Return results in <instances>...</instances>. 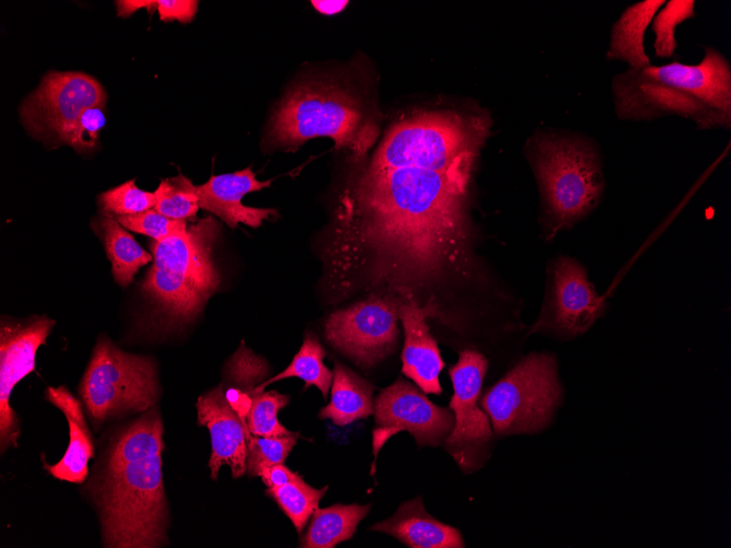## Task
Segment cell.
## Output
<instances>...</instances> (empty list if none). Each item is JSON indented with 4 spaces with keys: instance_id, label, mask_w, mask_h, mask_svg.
Listing matches in <instances>:
<instances>
[{
    "instance_id": "6da1fadb",
    "label": "cell",
    "mask_w": 731,
    "mask_h": 548,
    "mask_svg": "<svg viewBox=\"0 0 731 548\" xmlns=\"http://www.w3.org/2000/svg\"><path fill=\"white\" fill-rule=\"evenodd\" d=\"M491 117L480 107L399 116L357 164L323 246L333 303L357 292L442 305L477 277L472 187Z\"/></svg>"
},
{
    "instance_id": "7a4b0ae2",
    "label": "cell",
    "mask_w": 731,
    "mask_h": 548,
    "mask_svg": "<svg viewBox=\"0 0 731 548\" xmlns=\"http://www.w3.org/2000/svg\"><path fill=\"white\" fill-rule=\"evenodd\" d=\"M163 447V423L154 407L115 438L96 493L106 547L166 544Z\"/></svg>"
},
{
    "instance_id": "3957f363",
    "label": "cell",
    "mask_w": 731,
    "mask_h": 548,
    "mask_svg": "<svg viewBox=\"0 0 731 548\" xmlns=\"http://www.w3.org/2000/svg\"><path fill=\"white\" fill-rule=\"evenodd\" d=\"M619 120H652L677 116L698 129L731 127V67L711 46L696 65L672 61L643 69L627 68L611 82Z\"/></svg>"
},
{
    "instance_id": "277c9868",
    "label": "cell",
    "mask_w": 731,
    "mask_h": 548,
    "mask_svg": "<svg viewBox=\"0 0 731 548\" xmlns=\"http://www.w3.org/2000/svg\"><path fill=\"white\" fill-rule=\"evenodd\" d=\"M379 132L375 110L350 88L329 79L308 81L290 90L271 116L268 138L291 149L313 138H330L336 149H348L358 164Z\"/></svg>"
},
{
    "instance_id": "5b68a950",
    "label": "cell",
    "mask_w": 731,
    "mask_h": 548,
    "mask_svg": "<svg viewBox=\"0 0 731 548\" xmlns=\"http://www.w3.org/2000/svg\"><path fill=\"white\" fill-rule=\"evenodd\" d=\"M526 154L538 183L548 236L588 215L604 190L595 142L566 131H536Z\"/></svg>"
},
{
    "instance_id": "8992f818",
    "label": "cell",
    "mask_w": 731,
    "mask_h": 548,
    "mask_svg": "<svg viewBox=\"0 0 731 548\" xmlns=\"http://www.w3.org/2000/svg\"><path fill=\"white\" fill-rule=\"evenodd\" d=\"M218 223L207 217L183 232L151 243L153 264L142 293L170 324L194 319L219 285L212 260Z\"/></svg>"
},
{
    "instance_id": "52a82bcc",
    "label": "cell",
    "mask_w": 731,
    "mask_h": 548,
    "mask_svg": "<svg viewBox=\"0 0 731 548\" xmlns=\"http://www.w3.org/2000/svg\"><path fill=\"white\" fill-rule=\"evenodd\" d=\"M560 398L555 359L531 353L483 395L480 407L497 435L535 433L549 423Z\"/></svg>"
},
{
    "instance_id": "ba28073f",
    "label": "cell",
    "mask_w": 731,
    "mask_h": 548,
    "mask_svg": "<svg viewBox=\"0 0 731 548\" xmlns=\"http://www.w3.org/2000/svg\"><path fill=\"white\" fill-rule=\"evenodd\" d=\"M80 394L96 423L127 412H144L158 398L154 362L118 349L101 337L82 378Z\"/></svg>"
},
{
    "instance_id": "9c48e42d",
    "label": "cell",
    "mask_w": 731,
    "mask_h": 548,
    "mask_svg": "<svg viewBox=\"0 0 731 548\" xmlns=\"http://www.w3.org/2000/svg\"><path fill=\"white\" fill-rule=\"evenodd\" d=\"M487 366L488 361L480 352L464 350L449 370L453 385L449 408L454 424L443 448L466 474L483 466L489 456L494 435L489 417L478 405Z\"/></svg>"
},
{
    "instance_id": "30bf717a",
    "label": "cell",
    "mask_w": 731,
    "mask_h": 548,
    "mask_svg": "<svg viewBox=\"0 0 731 548\" xmlns=\"http://www.w3.org/2000/svg\"><path fill=\"white\" fill-rule=\"evenodd\" d=\"M398 304L394 295L369 294L332 313L325 322V337L359 366L372 368L396 347Z\"/></svg>"
},
{
    "instance_id": "8fae6325",
    "label": "cell",
    "mask_w": 731,
    "mask_h": 548,
    "mask_svg": "<svg viewBox=\"0 0 731 548\" xmlns=\"http://www.w3.org/2000/svg\"><path fill=\"white\" fill-rule=\"evenodd\" d=\"M106 94L93 77L82 72H49L23 102L20 113L30 133L50 143L65 139L80 115L104 106Z\"/></svg>"
},
{
    "instance_id": "7c38bea8",
    "label": "cell",
    "mask_w": 731,
    "mask_h": 548,
    "mask_svg": "<svg viewBox=\"0 0 731 548\" xmlns=\"http://www.w3.org/2000/svg\"><path fill=\"white\" fill-rule=\"evenodd\" d=\"M373 416L372 470L380 450L396 433L408 432L419 446H439L454 424V416L449 407L433 404L417 385L402 377L376 395Z\"/></svg>"
},
{
    "instance_id": "4fadbf2b",
    "label": "cell",
    "mask_w": 731,
    "mask_h": 548,
    "mask_svg": "<svg viewBox=\"0 0 731 548\" xmlns=\"http://www.w3.org/2000/svg\"><path fill=\"white\" fill-rule=\"evenodd\" d=\"M54 320L39 316L25 322L2 320L0 331V442L1 450L16 446L19 424L10 406L13 387L35 368V355Z\"/></svg>"
},
{
    "instance_id": "5bb4252c",
    "label": "cell",
    "mask_w": 731,
    "mask_h": 548,
    "mask_svg": "<svg viewBox=\"0 0 731 548\" xmlns=\"http://www.w3.org/2000/svg\"><path fill=\"white\" fill-rule=\"evenodd\" d=\"M604 301L572 258L559 257L552 267L547 307L537 327L571 338L587 331L603 313Z\"/></svg>"
},
{
    "instance_id": "9a60e30c",
    "label": "cell",
    "mask_w": 731,
    "mask_h": 548,
    "mask_svg": "<svg viewBox=\"0 0 731 548\" xmlns=\"http://www.w3.org/2000/svg\"><path fill=\"white\" fill-rule=\"evenodd\" d=\"M198 424L205 425L211 438V455L208 462L212 479L218 478L222 465H228L234 478L247 471V441L251 434L236 412L231 408L221 386L197 400Z\"/></svg>"
},
{
    "instance_id": "2e32d148",
    "label": "cell",
    "mask_w": 731,
    "mask_h": 548,
    "mask_svg": "<svg viewBox=\"0 0 731 548\" xmlns=\"http://www.w3.org/2000/svg\"><path fill=\"white\" fill-rule=\"evenodd\" d=\"M428 318H436L432 308L420 305L414 299L399 300L398 319L405 337L402 371L425 394L439 395L442 392L439 375L444 361L430 334Z\"/></svg>"
},
{
    "instance_id": "e0dca14e",
    "label": "cell",
    "mask_w": 731,
    "mask_h": 548,
    "mask_svg": "<svg viewBox=\"0 0 731 548\" xmlns=\"http://www.w3.org/2000/svg\"><path fill=\"white\" fill-rule=\"evenodd\" d=\"M271 180H258L251 167L213 175L205 184L196 186L199 208L213 213L232 229L239 223L258 228L270 215H277V210L248 207L242 199L248 193L269 187Z\"/></svg>"
},
{
    "instance_id": "ac0fdd59",
    "label": "cell",
    "mask_w": 731,
    "mask_h": 548,
    "mask_svg": "<svg viewBox=\"0 0 731 548\" xmlns=\"http://www.w3.org/2000/svg\"><path fill=\"white\" fill-rule=\"evenodd\" d=\"M396 538L410 548H463L461 532L431 516L421 497L403 502L385 521L370 527Z\"/></svg>"
},
{
    "instance_id": "d6986e66",
    "label": "cell",
    "mask_w": 731,
    "mask_h": 548,
    "mask_svg": "<svg viewBox=\"0 0 731 548\" xmlns=\"http://www.w3.org/2000/svg\"><path fill=\"white\" fill-rule=\"evenodd\" d=\"M47 399L65 415L69 427V444L62 458L55 465H46L57 479L81 483L88 476V463L94 447L80 401L65 387H48Z\"/></svg>"
},
{
    "instance_id": "ffe728a7",
    "label": "cell",
    "mask_w": 731,
    "mask_h": 548,
    "mask_svg": "<svg viewBox=\"0 0 731 548\" xmlns=\"http://www.w3.org/2000/svg\"><path fill=\"white\" fill-rule=\"evenodd\" d=\"M664 0H643L628 5L611 28L607 60H620L631 69L651 65L645 50V34Z\"/></svg>"
},
{
    "instance_id": "44dd1931",
    "label": "cell",
    "mask_w": 731,
    "mask_h": 548,
    "mask_svg": "<svg viewBox=\"0 0 731 548\" xmlns=\"http://www.w3.org/2000/svg\"><path fill=\"white\" fill-rule=\"evenodd\" d=\"M374 386L351 369L336 362L333 369L330 400L318 417L336 425H347L373 415Z\"/></svg>"
},
{
    "instance_id": "7402d4cb",
    "label": "cell",
    "mask_w": 731,
    "mask_h": 548,
    "mask_svg": "<svg viewBox=\"0 0 731 548\" xmlns=\"http://www.w3.org/2000/svg\"><path fill=\"white\" fill-rule=\"evenodd\" d=\"M370 509L371 504L358 503H336L317 509L310 518V525L300 540V547L333 548L339 543L351 539Z\"/></svg>"
},
{
    "instance_id": "603a6c76",
    "label": "cell",
    "mask_w": 731,
    "mask_h": 548,
    "mask_svg": "<svg viewBox=\"0 0 731 548\" xmlns=\"http://www.w3.org/2000/svg\"><path fill=\"white\" fill-rule=\"evenodd\" d=\"M96 225L104 240L114 279L123 287L128 285L136 272L153 259L152 255L114 217L103 214Z\"/></svg>"
},
{
    "instance_id": "cb8c5ba5",
    "label": "cell",
    "mask_w": 731,
    "mask_h": 548,
    "mask_svg": "<svg viewBox=\"0 0 731 548\" xmlns=\"http://www.w3.org/2000/svg\"><path fill=\"white\" fill-rule=\"evenodd\" d=\"M326 352L313 334H306L300 350L293 357L291 363L279 374L256 385L251 393H260L266 386L289 377H299L304 384V389L313 385L327 398L333 382V371L324 364Z\"/></svg>"
},
{
    "instance_id": "d4e9b609",
    "label": "cell",
    "mask_w": 731,
    "mask_h": 548,
    "mask_svg": "<svg viewBox=\"0 0 731 548\" xmlns=\"http://www.w3.org/2000/svg\"><path fill=\"white\" fill-rule=\"evenodd\" d=\"M327 488L325 486L322 489H315L301 477L279 487L267 488L266 494L275 500L292 522L297 532L301 533L312 514L318 509V503Z\"/></svg>"
},
{
    "instance_id": "484cf974",
    "label": "cell",
    "mask_w": 731,
    "mask_h": 548,
    "mask_svg": "<svg viewBox=\"0 0 731 548\" xmlns=\"http://www.w3.org/2000/svg\"><path fill=\"white\" fill-rule=\"evenodd\" d=\"M153 194L154 209L167 218L186 220L199 209L196 185L183 174L162 179Z\"/></svg>"
},
{
    "instance_id": "4316f807",
    "label": "cell",
    "mask_w": 731,
    "mask_h": 548,
    "mask_svg": "<svg viewBox=\"0 0 731 548\" xmlns=\"http://www.w3.org/2000/svg\"><path fill=\"white\" fill-rule=\"evenodd\" d=\"M695 16L694 0H670L659 9L651 21L654 33L653 48L659 58H672L677 43L675 30L681 23Z\"/></svg>"
},
{
    "instance_id": "83f0119b",
    "label": "cell",
    "mask_w": 731,
    "mask_h": 548,
    "mask_svg": "<svg viewBox=\"0 0 731 548\" xmlns=\"http://www.w3.org/2000/svg\"><path fill=\"white\" fill-rule=\"evenodd\" d=\"M252 406L246 417L247 428L255 436L275 438L295 434L278 420V412L289 403V396L276 390L251 393Z\"/></svg>"
},
{
    "instance_id": "f1b7e54d",
    "label": "cell",
    "mask_w": 731,
    "mask_h": 548,
    "mask_svg": "<svg viewBox=\"0 0 731 548\" xmlns=\"http://www.w3.org/2000/svg\"><path fill=\"white\" fill-rule=\"evenodd\" d=\"M299 434L265 438L250 434L247 441V473L258 477L259 471L277 464H283L298 442Z\"/></svg>"
},
{
    "instance_id": "f546056e",
    "label": "cell",
    "mask_w": 731,
    "mask_h": 548,
    "mask_svg": "<svg viewBox=\"0 0 731 548\" xmlns=\"http://www.w3.org/2000/svg\"><path fill=\"white\" fill-rule=\"evenodd\" d=\"M100 205L104 215L137 214L154 208L155 196L138 188L132 179L103 193Z\"/></svg>"
},
{
    "instance_id": "4dcf8cb0",
    "label": "cell",
    "mask_w": 731,
    "mask_h": 548,
    "mask_svg": "<svg viewBox=\"0 0 731 548\" xmlns=\"http://www.w3.org/2000/svg\"><path fill=\"white\" fill-rule=\"evenodd\" d=\"M124 228L144 234L154 241H161L187 229L185 220H175L163 215L155 209L137 214L114 217Z\"/></svg>"
},
{
    "instance_id": "1f68e13d",
    "label": "cell",
    "mask_w": 731,
    "mask_h": 548,
    "mask_svg": "<svg viewBox=\"0 0 731 548\" xmlns=\"http://www.w3.org/2000/svg\"><path fill=\"white\" fill-rule=\"evenodd\" d=\"M104 124V106H93L85 109L67 135L65 144L73 147L79 152L92 149Z\"/></svg>"
},
{
    "instance_id": "d6a6232c",
    "label": "cell",
    "mask_w": 731,
    "mask_h": 548,
    "mask_svg": "<svg viewBox=\"0 0 731 548\" xmlns=\"http://www.w3.org/2000/svg\"><path fill=\"white\" fill-rule=\"evenodd\" d=\"M198 8L195 0H158V12L164 22L177 20L187 23L193 20Z\"/></svg>"
},
{
    "instance_id": "836d02e7",
    "label": "cell",
    "mask_w": 731,
    "mask_h": 548,
    "mask_svg": "<svg viewBox=\"0 0 731 548\" xmlns=\"http://www.w3.org/2000/svg\"><path fill=\"white\" fill-rule=\"evenodd\" d=\"M252 389L253 388H246L242 386H232L229 387L224 393L231 408L236 412L245 427H247L246 417L252 406Z\"/></svg>"
},
{
    "instance_id": "e575fe53",
    "label": "cell",
    "mask_w": 731,
    "mask_h": 548,
    "mask_svg": "<svg viewBox=\"0 0 731 548\" xmlns=\"http://www.w3.org/2000/svg\"><path fill=\"white\" fill-rule=\"evenodd\" d=\"M258 477L267 488L279 487L301 478L298 473L290 470L283 464H277L263 468Z\"/></svg>"
},
{
    "instance_id": "d590c367",
    "label": "cell",
    "mask_w": 731,
    "mask_h": 548,
    "mask_svg": "<svg viewBox=\"0 0 731 548\" xmlns=\"http://www.w3.org/2000/svg\"><path fill=\"white\" fill-rule=\"evenodd\" d=\"M117 12L119 16H128L141 8L148 9L149 12H152L158 5V1H147V0H121L117 1Z\"/></svg>"
},
{
    "instance_id": "8d00e7d4",
    "label": "cell",
    "mask_w": 731,
    "mask_h": 548,
    "mask_svg": "<svg viewBox=\"0 0 731 548\" xmlns=\"http://www.w3.org/2000/svg\"><path fill=\"white\" fill-rule=\"evenodd\" d=\"M311 3L315 8V10L318 11L320 13L325 15H334L341 12L348 5L349 2L345 0L343 1L314 0L311 1Z\"/></svg>"
}]
</instances>
